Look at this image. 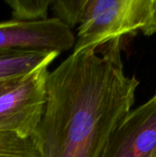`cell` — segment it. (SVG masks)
I'll return each mask as SVG.
<instances>
[{"label":"cell","mask_w":156,"mask_h":157,"mask_svg":"<svg viewBox=\"0 0 156 157\" xmlns=\"http://www.w3.org/2000/svg\"><path fill=\"white\" fill-rule=\"evenodd\" d=\"M122 40L72 52L46 81L35 140L41 157H101L132 109L140 81L125 74Z\"/></svg>","instance_id":"6da1fadb"},{"label":"cell","mask_w":156,"mask_h":157,"mask_svg":"<svg viewBox=\"0 0 156 157\" xmlns=\"http://www.w3.org/2000/svg\"><path fill=\"white\" fill-rule=\"evenodd\" d=\"M139 33L156 34V0H86L73 52Z\"/></svg>","instance_id":"7a4b0ae2"},{"label":"cell","mask_w":156,"mask_h":157,"mask_svg":"<svg viewBox=\"0 0 156 157\" xmlns=\"http://www.w3.org/2000/svg\"><path fill=\"white\" fill-rule=\"evenodd\" d=\"M49 65L40 66L0 94V132L21 138L36 134L46 104Z\"/></svg>","instance_id":"3957f363"},{"label":"cell","mask_w":156,"mask_h":157,"mask_svg":"<svg viewBox=\"0 0 156 157\" xmlns=\"http://www.w3.org/2000/svg\"><path fill=\"white\" fill-rule=\"evenodd\" d=\"M75 37L72 29L55 17L34 22L13 19L0 21V52H56L72 49Z\"/></svg>","instance_id":"277c9868"},{"label":"cell","mask_w":156,"mask_h":157,"mask_svg":"<svg viewBox=\"0 0 156 157\" xmlns=\"http://www.w3.org/2000/svg\"><path fill=\"white\" fill-rule=\"evenodd\" d=\"M155 154L156 93L124 117L101 157H154Z\"/></svg>","instance_id":"5b68a950"},{"label":"cell","mask_w":156,"mask_h":157,"mask_svg":"<svg viewBox=\"0 0 156 157\" xmlns=\"http://www.w3.org/2000/svg\"><path fill=\"white\" fill-rule=\"evenodd\" d=\"M56 52H0V81L20 78L59 55Z\"/></svg>","instance_id":"8992f818"},{"label":"cell","mask_w":156,"mask_h":157,"mask_svg":"<svg viewBox=\"0 0 156 157\" xmlns=\"http://www.w3.org/2000/svg\"><path fill=\"white\" fill-rule=\"evenodd\" d=\"M52 2L53 0L6 1L11 8V19L21 22H34L47 19L48 12Z\"/></svg>","instance_id":"52a82bcc"},{"label":"cell","mask_w":156,"mask_h":157,"mask_svg":"<svg viewBox=\"0 0 156 157\" xmlns=\"http://www.w3.org/2000/svg\"><path fill=\"white\" fill-rule=\"evenodd\" d=\"M0 157H41L35 135L21 138L0 132Z\"/></svg>","instance_id":"ba28073f"},{"label":"cell","mask_w":156,"mask_h":157,"mask_svg":"<svg viewBox=\"0 0 156 157\" xmlns=\"http://www.w3.org/2000/svg\"><path fill=\"white\" fill-rule=\"evenodd\" d=\"M86 0H57L52 2L51 8L55 18L59 19L63 24L72 29L75 26H79Z\"/></svg>","instance_id":"9c48e42d"},{"label":"cell","mask_w":156,"mask_h":157,"mask_svg":"<svg viewBox=\"0 0 156 157\" xmlns=\"http://www.w3.org/2000/svg\"><path fill=\"white\" fill-rule=\"evenodd\" d=\"M23 77V76H22ZM21 78V77H20ZM20 78H16V79H10V80H4V81H0V94H2L3 92L6 91L7 89H9L10 87H12Z\"/></svg>","instance_id":"30bf717a"},{"label":"cell","mask_w":156,"mask_h":157,"mask_svg":"<svg viewBox=\"0 0 156 157\" xmlns=\"http://www.w3.org/2000/svg\"><path fill=\"white\" fill-rule=\"evenodd\" d=\"M154 157H156V154H155V155H154Z\"/></svg>","instance_id":"8fae6325"}]
</instances>
